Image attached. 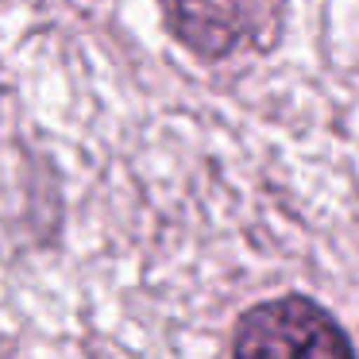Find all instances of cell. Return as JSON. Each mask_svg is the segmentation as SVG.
<instances>
[{"label": "cell", "mask_w": 359, "mask_h": 359, "mask_svg": "<svg viewBox=\"0 0 359 359\" xmlns=\"http://www.w3.org/2000/svg\"><path fill=\"white\" fill-rule=\"evenodd\" d=\"M232 359H355L348 332L309 297H274L243 313Z\"/></svg>", "instance_id": "obj_1"}]
</instances>
